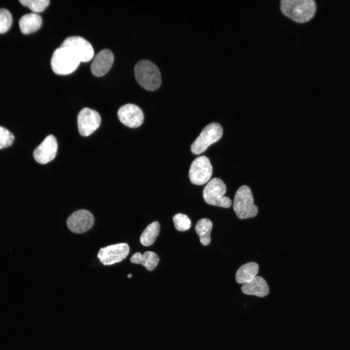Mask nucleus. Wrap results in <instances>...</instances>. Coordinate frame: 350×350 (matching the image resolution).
<instances>
[{
  "mask_svg": "<svg viewBox=\"0 0 350 350\" xmlns=\"http://www.w3.org/2000/svg\"><path fill=\"white\" fill-rule=\"evenodd\" d=\"M280 8L285 16L298 23L309 21L316 11L315 2L313 0H282Z\"/></svg>",
  "mask_w": 350,
  "mask_h": 350,
  "instance_id": "obj_1",
  "label": "nucleus"
},
{
  "mask_svg": "<svg viewBox=\"0 0 350 350\" xmlns=\"http://www.w3.org/2000/svg\"><path fill=\"white\" fill-rule=\"evenodd\" d=\"M134 74L138 83L145 90L154 91L160 86V71L157 66L149 60L138 62L134 67Z\"/></svg>",
  "mask_w": 350,
  "mask_h": 350,
  "instance_id": "obj_2",
  "label": "nucleus"
},
{
  "mask_svg": "<svg viewBox=\"0 0 350 350\" xmlns=\"http://www.w3.org/2000/svg\"><path fill=\"white\" fill-rule=\"evenodd\" d=\"M80 61L68 48L60 46L52 53L51 65L53 71L58 75H68L74 72Z\"/></svg>",
  "mask_w": 350,
  "mask_h": 350,
  "instance_id": "obj_3",
  "label": "nucleus"
},
{
  "mask_svg": "<svg viewBox=\"0 0 350 350\" xmlns=\"http://www.w3.org/2000/svg\"><path fill=\"white\" fill-rule=\"evenodd\" d=\"M233 208L237 216L240 219L253 217L257 215L258 209L254 204L249 187L243 185L238 189L234 196Z\"/></svg>",
  "mask_w": 350,
  "mask_h": 350,
  "instance_id": "obj_4",
  "label": "nucleus"
},
{
  "mask_svg": "<svg viewBox=\"0 0 350 350\" xmlns=\"http://www.w3.org/2000/svg\"><path fill=\"white\" fill-rule=\"evenodd\" d=\"M226 192V186L219 178L211 179L205 187L203 196L205 201L208 204L228 208L231 205V200L224 196Z\"/></svg>",
  "mask_w": 350,
  "mask_h": 350,
  "instance_id": "obj_5",
  "label": "nucleus"
},
{
  "mask_svg": "<svg viewBox=\"0 0 350 350\" xmlns=\"http://www.w3.org/2000/svg\"><path fill=\"white\" fill-rule=\"evenodd\" d=\"M223 128L217 122L206 126L191 146L192 152L199 155L204 152L212 144L218 141L222 136Z\"/></svg>",
  "mask_w": 350,
  "mask_h": 350,
  "instance_id": "obj_6",
  "label": "nucleus"
},
{
  "mask_svg": "<svg viewBox=\"0 0 350 350\" xmlns=\"http://www.w3.org/2000/svg\"><path fill=\"white\" fill-rule=\"evenodd\" d=\"M212 166L210 159L206 156H200L192 162L189 176L191 182L196 185L207 183L211 176Z\"/></svg>",
  "mask_w": 350,
  "mask_h": 350,
  "instance_id": "obj_7",
  "label": "nucleus"
},
{
  "mask_svg": "<svg viewBox=\"0 0 350 350\" xmlns=\"http://www.w3.org/2000/svg\"><path fill=\"white\" fill-rule=\"evenodd\" d=\"M69 49L82 62L90 61L94 57V52L91 44L80 36H72L66 38L61 46Z\"/></svg>",
  "mask_w": 350,
  "mask_h": 350,
  "instance_id": "obj_8",
  "label": "nucleus"
},
{
  "mask_svg": "<svg viewBox=\"0 0 350 350\" xmlns=\"http://www.w3.org/2000/svg\"><path fill=\"white\" fill-rule=\"evenodd\" d=\"M101 119L99 113L91 108L82 109L77 115V125L80 134L88 136L99 128Z\"/></svg>",
  "mask_w": 350,
  "mask_h": 350,
  "instance_id": "obj_9",
  "label": "nucleus"
},
{
  "mask_svg": "<svg viewBox=\"0 0 350 350\" xmlns=\"http://www.w3.org/2000/svg\"><path fill=\"white\" fill-rule=\"evenodd\" d=\"M129 252L126 243H120L101 248L98 253V258L105 265L118 263L124 259Z\"/></svg>",
  "mask_w": 350,
  "mask_h": 350,
  "instance_id": "obj_10",
  "label": "nucleus"
},
{
  "mask_svg": "<svg viewBox=\"0 0 350 350\" xmlns=\"http://www.w3.org/2000/svg\"><path fill=\"white\" fill-rule=\"evenodd\" d=\"M94 223L93 214L86 210H79L73 212L68 218L69 229L75 233H83L90 229Z\"/></svg>",
  "mask_w": 350,
  "mask_h": 350,
  "instance_id": "obj_11",
  "label": "nucleus"
},
{
  "mask_svg": "<svg viewBox=\"0 0 350 350\" xmlns=\"http://www.w3.org/2000/svg\"><path fill=\"white\" fill-rule=\"evenodd\" d=\"M117 115L122 123L130 128L138 127L143 122L142 110L138 105L132 104L122 106L118 111Z\"/></svg>",
  "mask_w": 350,
  "mask_h": 350,
  "instance_id": "obj_12",
  "label": "nucleus"
},
{
  "mask_svg": "<svg viewBox=\"0 0 350 350\" xmlns=\"http://www.w3.org/2000/svg\"><path fill=\"white\" fill-rule=\"evenodd\" d=\"M57 149L56 138L52 135H50L35 148L33 152V157L38 163L46 164L55 158Z\"/></svg>",
  "mask_w": 350,
  "mask_h": 350,
  "instance_id": "obj_13",
  "label": "nucleus"
},
{
  "mask_svg": "<svg viewBox=\"0 0 350 350\" xmlns=\"http://www.w3.org/2000/svg\"><path fill=\"white\" fill-rule=\"evenodd\" d=\"M114 59V55L110 50L104 49L100 51L90 65L93 75L97 77L105 75L111 69Z\"/></svg>",
  "mask_w": 350,
  "mask_h": 350,
  "instance_id": "obj_14",
  "label": "nucleus"
},
{
  "mask_svg": "<svg viewBox=\"0 0 350 350\" xmlns=\"http://www.w3.org/2000/svg\"><path fill=\"white\" fill-rule=\"evenodd\" d=\"M241 290L246 295L263 297L269 294V288L265 280L262 277L256 276L248 282L243 283Z\"/></svg>",
  "mask_w": 350,
  "mask_h": 350,
  "instance_id": "obj_15",
  "label": "nucleus"
},
{
  "mask_svg": "<svg viewBox=\"0 0 350 350\" xmlns=\"http://www.w3.org/2000/svg\"><path fill=\"white\" fill-rule=\"evenodd\" d=\"M42 24L41 17L36 13H32L23 16L19 20V28L24 34H30L37 31Z\"/></svg>",
  "mask_w": 350,
  "mask_h": 350,
  "instance_id": "obj_16",
  "label": "nucleus"
},
{
  "mask_svg": "<svg viewBox=\"0 0 350 350\" xmlns=\"http://www.w3.org/2000/svg\"><path fill=\"white\" fill-rule=\"evenodd\" d=\"M159 260V258L156 253L149 251L142 254L136 252L130 258L132 263L142 264L148 271L153 270L157 266Z\"/></svg>",
  "mask_w": 350,
  "mask_h": 350,
  "instance_id": "obj_17",
  "label": "nucleus"
},
{
  "mask_svg": "<svg viewBox=\"0 0 350 350\" xmlns=\"http://www.w3.org/2000/svg\"><path fill=\"white\" fill-rule=\"evenodd\" d=\"M259 265L255 262H249L242 265L237 271L236 281L240 284L248 282L257 276Z\"/></svg>",
  "mask_w": 350,
  "mask_h": 350,
  "instance_id": "obj_18",
  "label": "nucleus"
},
{
  "mask_svg": "<svg viewBox=\"0 0 350 350\" xmlns=\"http://www.w3.org/2000/svg\"><path fill=\"white\" fill-rule=\"evenodd\" d=\"M212 228V223L207 218L201 219L196 224L195 230L199 236L200 241L203 245H207L210 243Z\"/></svg>",
  "mask_w": 350,
  "mask_h": 350,
  "instance_id": "obj_19",
  "label": "nucleus"
},
{
  "mask_svg": "<svg viewBox=\"0 0 350 350\" xmlns=\"http://www.w3.org/2000/svg\"><path fill=\"white\" fill-rule=\"evenodd\" d=\"M159 229L160 225L158 221H154L149 224L140 236V243L146 246L153 244L159 234Z\"/></svg>",
  "mask_w": 350,
  "mask_h": 350,
  "instance_id": "obj_20",
  "label": "nucleus"
},
{
  "mask_svg": "<svg viewBox=\"0 0 350 350\" xmlns=\"http://www.w3.org/2000/svg\"><path fill=\"white\" fill-rule=\"evenodd\" d=\"M19 1L36 14L45 10L50 3L49 0H20Z\"/></svg>",
  "mask_w": 350,
  "mask_h": 350,
  "instance_id": "obj_21",
  "label": "nucleus"
},
{
  "mask_svg": "<svg viewBox=\"0 0 350 350\" xmlns=\"http://www.w3.org/2000/svg\"><path fill=\"white\" fill-rule=\"evenodd\" d=\"M175 228L178 231H184L190 229L191 221L189 217L184 214H176L173 218Z\"/></svg>",
  "mask_w": 350,
  "mask_h": 350,
  "instance_id": "obj_22",
  "label": "nucleus"
},
{
  "mask_svg": "<svg viewBox=\"0 0 350 350\" xmlns=\"http://www.w3.org/2000/svg\"><path fill=\"white\" fill-rule=\"evenodd\" d=\"M12 16L10 12L5 8L0 9V34L7 32L11 27Z\"/></svg>",
  "mask_w": 350,
  "mask_h": 350,
  "instance_id": "obj_23",
  "label": "nucleus"
},
{
  "mask_svg": "<svg viewBox=\"0 0 350 350\" xmlns=\"http://www.w3.org/2000/svg\"><path fill=\"white\" fill-rule=\"evenodd\" d=\"M14 140L12 133L3 127L0 126V149L11 145Z\"/></svg>",
  "mask_w": 350,
  "mask_h": 350,
  "instance_id": "obj_24",
  "label": "nucleus"
},
{
  "mask_svg": "<svg viewBox=\"0 0 350 350\" xmlns=\"http://www.w3.org/2000/svg\"><path fill=\"white\" fill-rule=\"evenodd\" d=\"M132 276V274H129L127 275L128 278H130Z\"/></svg>",
  "mask_w": 350,
  "mask_h": 350,
  "instance_id": "obj_25",
  "label": "nucleus"
}]
</instances>
